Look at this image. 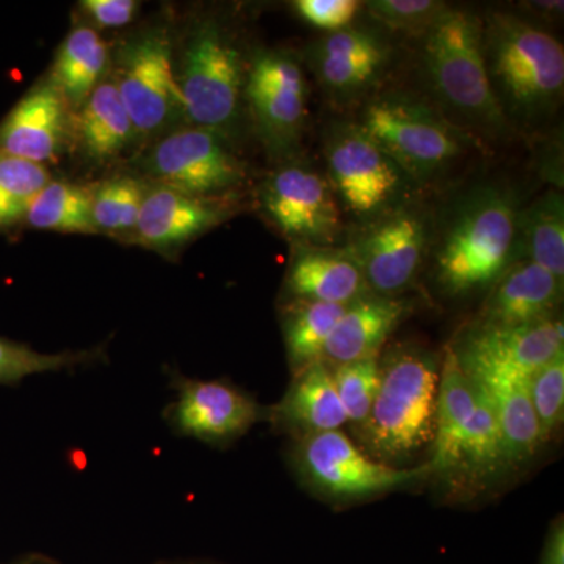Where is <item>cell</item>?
Returning <instances> with one entry per match:
<instances>
[{
    "label": "cell",
    "instance_id": "1",
    "mask_svg": "<svg viewBox=\"0 0 564 564\" xmlns=\"http://www.w3.org/2000/svg\"><path fill=\"white\" fill-rule=\"evenodd\" d=\"M484 51L505 117L533 120L562 99L563 44L544 29L514 14L491 13L484 25Z\"/></svg>",
    "mask_w": 564,
    "mask_h": 564
},
{
    "label": "cell",
    "instance_id": "2",
    "mask_svg": "<svg viewBox=\"0 0 564 564\" xmlns=\"http://www.w3.org/2000/svg\"><path fill=\"white\" fill-rule=\"evenodd\" d=\"M380 372L364 437L377 455L406 458L433 443L440 361L422 348H397L380 362Z\"/></svg>",
    "mask_w": 564,
    "mask_h": 564
},
{
    "label": "cell",
    "instance_id": "3",
    "mask_svg": "<svg viewBox=\"0 0 564 564\" xmlns=\"http://www.w3.org/2000/svg\"><path fill=\"white\" fill-rule=\"evenodd\" d=\"M518 212L510 196L492 188L475 193L448 226L436 254L437 280L462 295L488 288L513 265Z\"/></svg>",
    "mask_w": 564,
    "mask_h": 564
},
{
    "label": "cell",
    "instance_id": "4",
    "mask_svg": "<svg viewBox=\"0 0 564 564\" xmlns=\"http://www.w3.org/2000/svg\"><path fill=\"white\" fill-rule=\"evenodd\" d=\"M423 65L448 107L491 131L507 126L486 69L484 22L469 11L448 7L441 14L423 35Z\"/></svg>",
    "mask_w": 564,
    "mask_h": 564
},
{
    "label": "cell",
    "instance_id": "5",
    "mask_svg": "<svg viewBox=\"0 0 564 564\" xmlns=\"http://www.w3.org/2000/svg\"><path fill=\"white\" fill-rule=\"evenodd\" d=\"M176 79L184 117L193 128L220 133L237 121L245 85L242 54L220 25L204 22L193 31Z\"/></svg>",
    "mask_w": 564,
    "mask_h": 564
},
{
    "label": "cell",
    "instance_id": "6",
    "mask_svg": "<svg viewBox=\"0 0 564 564\" xmlns=\"http://www.w3.org/2000/svg\"><path fill=\"white\" fill-rule=\"evenodd\" d=\"M404 173L426 180L447 169L464 151V140L440 113L402 96H384L366 107L361 124Z\"/></svg>",
    "mask_w": 564,
    "mask_h": 564
},
{
    "label": "cell",
    "instance_id": "7",
    "mask_svg": "<svg viewBox=\"0 0 564 564\" xmlns=\"http://www.w3.org/2000/svg\"><path fill=\"white\" fill-rule=\"evenodd\" d=\"M295 464L304 481L333 499L356 500L408 488L429 477L430 464L397 469L375 462L336 430L300 437Z\"/></svg>",
    "mask_w": 564,
    "mask_h": 564
},
{
    "label": "cell",
    "instance_id": "8",
    "mask_svg": "<svg viewBox=\"0 0 564 564\" xmlns=\"http://www.w3.org/2000/svg\"><path fill=\"white\" fill-rule=\"evenodd\" d=\"M137 133L154 135L169 128L184 106L173 68L172 43L152 31L122 47L113 82Z\"/></svg>",
    "mask_w": 564,
    "mask_h": 564
},
{
    "label": "cell",
    "instance_id": "9",
    "mask_svg": "<svg viewBox=\"0 0 564 564\" xmlns=\"http://www.w3.org/2000/svg\"><path fill=\"white\" fill-rule=\"evenodd\" d=\"M147 170L162 187L202 198H215L243 180L242 163L220 133L199 128L163 137L148 155Z\"/></svg>",
    "mask_w": 564,
    "mask_h": 564
},
{
    "label": "cell",
    "instance_id": "10",
    "mask_svg": "<svg viewBox=\"0 0 564 564\" xmlns=\"http://www.w3.org/2000/svg\"><path fill=\"white\" fill-rule=\"evenodd\" d=\"M334 195L355 215L383 210L402 188V170L361 128H345L326 147Z\"/></svg>",
    "mask_w": 564,
    "mask_h": 564
},
{
    "label": "cell",
    "instance_id": "11",
    "mask_svg": "<svg viewBox=\"0 0 564 564\" xmlns=\"http://www.w3.org/2000/svg\"><path fill=\"white\" fill-rule=\"evenodd\" d=\"M176 400L165 411L166 422L180 436L223 445L243 436L262 414L248 393L223 381H204L173 375Z\"/></svg>",
    "mask_w": 564,
    "mask_h": 564
},
{
    "label": "cell",
    "instance_id": "12",
    "mask_svg": "<svg viewBox=\"0 0 564 564\" xmlns=\"http://www.w3.org/2000/svg\"><path fill=\"white\" fill-rule=\"evenodd\" d=\"M262 206L282 234L296 242L325 243L340 228L332 184L307 166H285L263 185Z\"/></svg>",
    "mask_w": 564,
    "mask_h": 564
},
{
    "label": "cell",
    "instance_id": "13",
    "mask_svg": "<svg viewBox=\"0 0 564 564\" xmlns=\"http://www.w3.org/2000/svg\"><path fill=\"white\" fill-rule=\"evenodd\" d=\"M245 93L267 140L278 147L296 140L306 118V80L295 58L273 51L256 55Z\"/></svg>",
    "mask_w": 564,
    "mask_h": 564
},
{
    "label": "cell",
    "instance_id": "14",
    "mask_svg": "<svg viewBox=\"0 0 564 564\" xmlns=\"http://www.w3.org/2000/svg\"><path fill=\"white\" fill-rule=\"evenodd\" d=\"M425 243L421 217L402 212L373 225L347 251L361 270L370 292L393 296L414 281Z\"/></svg>",
    "mask_w": 564,
    "mask_h": 564
},
{
    "label": "cell",
    "instance_id": "15",
    "mask_svg": "<svg viewBox=\"0 0 564 564\" xmlns=\"http://www.w3.org/2000/svg\"><path fill=\"white\" fill-rule=\"evenodd\" d=\"M563 344V322L555 317L514 328L478 326L455 352L463 362L484 364L530 377L556 356L564 355Z\"/></svg>",
    "mask_w": 564,
    "mask_h": 564
},
{
    "label": "cell",
    "instance_id": "16",
    "mask_svg": "<svg viewBox=\"0 0 564 564\" xmlns=\"http://www.w3.org/2000/svg\"><path fill=\"white\" fill-rule=\"evenodd\" d=\"M563 281L530 261L514 262L496 282L480 326L514 328L555 318Z\"/></svg>",
    "mask_w": 564,
    "mask_h": 564
},
{
    "label": "cell",
    "instance_id": "17",
    "mask_svg": "<svg viewBox=\"0 0 564 564\" xmlns=\"http://www.w3.org/2000/svg\"><path fill=\"white\" fill-rule=\"evenodd\" d=\"M459 362L491 400L502 436L505 464L518 466L529 462L541 445L540 426L530 399L529 377L484 364Z\"/></svg>",
    "mask_w": 564,
    "mask_h": 564
},
{
    "label": "cell",
    "instance_id": "18",
    "mask_svg": "<svg viewBox=\"0 0 564 564\" xmlns=\"http://www.w3.org/2000/svg\"><path fill=\"white\" fill-rule=\"evenodd\" d=\"M63 131L61 93L52 84L36 85L0 122V154L44 165L61 150Z\"/></svg>",
    "mask_w": 564,
    "mask_h": 564
},
{
    "label": "cell",
    "instance_id": "19",
    "mask_svg": "<svg viewBox=\"0 0 564 564\" xmlns=\"http://www.w3.org/2000/svg\"><path fill=\"white\" fill-rule=\"evenodd\" d=\"M225 217L226 206L217 198L185 195L161 185L147 193L135 232L140 243L166 251L209 231Z\"/></svg>",
    "mask_w": 564,
    "mask_h": 564
},
{
    "label": "cell",
    "instance_id": "20",
    "mask_svg": "<svg viewBox=\"0 0 564 564\" xmlns=\"http://www.w3.org/2000/svg\"><path fill=\"white\" fill-rule=\"evenodd\" d=\"M395 296L364 295L347 304L326 344L322 361L328 367L380 358L381 347L408 313Z\"/></svg>",
    "mask_w": 564,
    "mask_h": 564
},
{
    "label": "cell",
    "instance_id": "21",
    "mask_svg": "<svg viewBox=\"0 0 564 564\" xmlns=\"http://www.w3.org/2000/svg\"><path fill=\"white\" fill-rule=\"evenodd\" d=\"M384 62L383 43L350 28L328 33L313 50L315 74L333 95H355L369 87Z\"/></svg>",
    "mask_w": 564,
    "mask_h": 564
},
{
    "label": "cell",
    "instance_id": "22",
    "mask_svg": "<svg viewBox=\"0 0 564 564\" xmlns=\"http://www.w3.org/2000/svg\"><path fill=\"white\" fill-rule=\"evenodd\" d=\"M285 288L299 302L347 306L369 293L361 270L347 250L306 247L289 267Z\"/></svg>",
    "mask_w": 564,
    "mask_h": 564
},
{
    "label": "cell",
    "instance_id": "23",
    "mask_svg": "<svg viewBox=\"0 0 564 564\" xmlns=\"http://www.w3.org/2000/svg\"><path fill=\"white\" fill-rule=\"evenodd\" d=\"M269 414L282 429L300 437L336 432L348 423L334 388L332 369L323 361L293 373L291 388L276 406L270 408Z\"/></svg>",
    "mask_w": 564,
    "mask_h": 564
},
{
    "label": "cell",
    "instance_id": "24",
    "mask_svg": "<svg viewBox=\"0 0 564 564\" xmlns=\"http://www.w3.org/2000/svg\"><path fill=\"white\" fill-rule=\"evenodd\" d=\"M477 386L459 362L455 350L448 348L441 366L436 400L434 454L432 473H448L459 464V447L475 406Z\"/></svg>",
    "mask_w": 564,
    "mask_h": 564
},
{
    "label": "cell",
    "instance_id": "25",
    "mask_svg": "<svg viewBox=\"0 0 564 564\" xmlns=\"http://www.w3.org/2000/svg\"><path fill=\"white\" fill-rule=\"evenodd\" d=\"M135 128L113 82H101L82 104L79 135L93 161H109L131 144Z\"/></svg>",
    "mask_w": 564,
    "mask_h": 564
},
{
    "label": "cell",
    "instance_id": "26",
    "mask_svg": "<svg viewBox=\"0 0 564 564\" xmlns=\"http://www.w3.org/2000/svg\"><path fill=\"white\" fill-rule=\"evenodd\" d=\"M109 63L106 41L90 28H77L63 43L54 65V87L62 98L82 106L99 85Z\"/></svg>",
    "mask_w": 564,
    "mask_h": 564
},
{
    "label": "cell",
    "instance_id": "27",
    "mask_svg": "<svg viewBox=\"0 0 564 564\" xmlns=\"http://www.w3.org/2000/svg\"><path fill=\"white\" fill-rule=\"evenodd\" d=\"M524 247L527 261L563 281L564 203L562 193L549 192L529 209L518 214V247Z\"/></svg>",
    "mask_w": 564,
    "mask_h": 564
},
{
    "label": "cell",
    "instance_id": "28",
    "mask_svg": "<svg viewBox=\"0 0 564 564\" xmlns=\"http://www.w3.org/2000/svg\"><path fill=\"white\" fill-rule=\"evenodd\" d=\"M91 202L93 188L51 181L33 199L24 220L44 231L96 234Z\"/></svg>",
    "mask_w": 564,
    "mask_h": 564
},
{
    "label": "cell",
    "instance_id": "29",
    "mask_svg": "<svg viewBox=\"0 0 564 564\" xmlns=\"http://www.w3.org/2000/svg\"><path fill=\"white\" fill-rule=\"evenodd\" d=\"M340 304L300 302L284 322V340L293 373L322 361L326 344L343 317Z\"/></svg>",
    "mask_w": 564,
    "mask_h": 564
},
{
    "label": "cell",
    "instance_id": "30",
    "mask_svg": "<svg viewBox=\"0 0 564 564\" xmlns=\"http://www.w3.org/2000/svg\"><path fill=\"white\" fill-rule=\"evenodd\" d=\"M474 383L477 386V395L473 417L459 447L458 466H466L470 473L488 475L505 464L502 436L488 393L477 381L474 380Z\"/></svg>",
    "mask_w": 564,
    "mask_h": 564
},
{
    "label": "cell",
    "instance_id": "31",
    "mask_svg": "<svg viewBox=\"0 0 564 564\" xmlns=\"http://www.w3.org/2000/svg\"><path fill=\"white\" fill-rule=\"evenodd\" d=\"M104 358L102 348L93 350L40 352L29 345L0 337V386H18L32 375L74 370Z\"/></svg>",
    "mask_w": 564,
    "mask_h": 564
},
{
    "label": "cell",
    "instance_id": "32",
    "mask_svg": "<svg viewBox=\"0 0 564 564\" xmlns=\"http://www.w3.org/2000/svg\"><path fill=\"white\" fill-rule=\"evenodd\" d=\"M51 182L41 163L0 154V232L24 220L36 195Z\"/></svg>",
    "mask_w": 564,
    "mask_h": 564
},
{
    "label": "cell",
    "instance_id": "33",
    "mask_svg": "<svg viewBox=\"0 0 564 564\" xmlns=\"http://www.w3.org/2000/svg\"><path fill=\"white\" fill-rule=\"evenodd\" d=\"M147 191L140 181L117 177L93 188L91 218L96 231H135Z\"/></svg>",
    "mask_w": 564,
    "mask_h": 564
},
{
    "label": "cell",
    "instance_id": "34",
    "mask_svg": "<svg viewBox=\"0 0 564 564\" xmlns=\"http://www.w3.org/2000/svg\"><path fill=\"white\" fill-rule=\"evenodd\" d=\"M329 369L347 421L361 426L372 411L380 386V358L343 364Z\"/></svg>",
    "mask_w": 564,
    "mask_h": 564
},
{
    "label": "cell",
    "instance_id": "35",
    "mask_svg": "<svg viewBox=\"0 0 564 564\" xmlns=\"http://www.w3.org/2000/svg\"><path fill=\"white\" fill-rule=\"evenodd\" d=\"M530 399L540 426L541 444L551 440L564 414V355L556 356L529 377Z\"/></svg>",
    "mask_w": 564,
    "mask_h": 564
},
{
    "label": "cell",
    "instance_id": "36",
    "mask_svg": "<svg viewBox=\"0 0 564 564\" xmlns=\"http://www.w3.org/2000/svg\"><path fill=\"white\" fill-rule=\"evenodd\" d=\"M366 9L393 32L425 35L448 7L436 0H372Z\"/></svg>",
    "mask_w": 564,
    "mask_h": 564
},
{
    "label": "cell",
    "instance_id": "37",
    "mask_svg": "<svg viewBox=\"0 0 564 564\" xmlns=\"http://www.w3.org/2000/svg\"><path fill=\"white\" fill-rule=\"evenodd\" d=\"M293 7L307 24L333 33L350 28L362 3L356 0H299Z\"/></svg>",
    "mask_w": 564,
    "mask_h": 564
},
{
    "label": "cell",
    "instance_id": "38",
    "mask_svg": "<svg viewBox=\"0 0 564 564\" xmlns=\"http://www.w3.org/2000/svg\"><path fill=\"white\" fill-rule=\"evenodd\" d=\"M80 9L99 28H122L132 22L139 2L133 0H84Z\"/></svg>",
    "mask_w": 564,
    "mask_h": 564
},
{
    "label": "cell",
    "instance_id": "39",
    "mask_svg": "<svg viewBox=\"0 0 564 564\" xmlns=\"http://www.w3.org/2000/svg\"><path fill=\"white\" fill-rule=\"evenodd\" d=\"M538 564H564V524L563 518L556 519L549 530Z\"/></svg>",
    "mask_w": 564,
    "mask_h": 564
},
{
    "label": "cell",
    "instance_id": "40",
    "mask_svg": "<svg viewBox=\"0 0 564 564\" xmlns=\"http://www.w3.org/2000/svg\"><path fill=\"white\" fill-rule=\"evenodd\" d=\"M11 564H54L50 560L43 558V556H28V558L18 560V562Z\"/></svg>",
    "mask_w": 564,
    "mask_h": 564
}]
</instances>
